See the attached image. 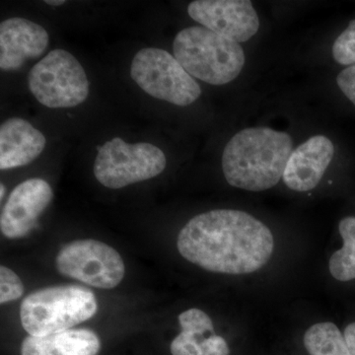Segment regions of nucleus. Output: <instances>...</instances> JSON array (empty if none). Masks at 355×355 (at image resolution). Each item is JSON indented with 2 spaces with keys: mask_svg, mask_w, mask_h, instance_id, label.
<instances>
[{
  "mask_svg": "<svg viewBox=\"0 0 355 355\" xmlns=\"http://www.w3.org/2000/svg\"><path fill=\"white\" fill-rule=\"evenodd\" d=\"M335 155L329 137L315 135L292 151L284 170V180L292 191H309L316 188Z\"/></svg>",
  "mask_w": 355,
  "mask_h": 355,
  "instance_id": "12",
  "label": "nucleus"
},
{
  "mask_svg": "<svg viewBox=\"0 0 355 355\" xmlns=\"http://www.w3.org/2000/svg\"><path fill=\"white\" fill-rule=\"evenodd\" d=\"M53 197V190L44 180L30 179L18 184L2 209V234L10 239L29 234Z\"/></svg>",
  "mask_w": 355,
  "mask_h": 355,
  "instance_id": "10",
  "label": "nucleus"
},
{
  "mask_svg": "<svg viewBox=\"0 0 355 355\" xmlns=\"http://www.w3.org/2000/svg\"><path fill=\"white\" fill-rule=\"evenodd\" d=\"M44 146L46 137L29 121L9 119L0 127V169L30 164L41 155Z\"/></svg>",
  "mask_w": 355,
  "mask_h": 355,
  "instance_id": "13",
  "label": "nucleus"
},
{
  "mask_svg": "<svg viewBox=\"0 0 355 355\" xmlns=\"http://www.w3.org/2000/svg\"><path fill=\"white\" fill-rule=\"evenodd\" d=\"M183 258L209 272L246 275L272 258L275 240L258 218L236 209H214L193 217L180 231Z\"/></svg>",
  "mask_w": 355,
  "mask_h": 355,
  "instance_id": "1",
  "label": "nucleus"
},
{
  "mask_svg": "<svg viewBox=\"0 0 355 355\" xmlns=\"http://www.w3.org/2000/svg\"><path fill=\"white\" fill-rule=\"evenodd\" d=\"M172 355H229L226 340L214 333H191L182 331L170 347Z\"/></svg>",
  "mask_w": 355,
  "mask_h": 355,
  "instance_id": "17",
  "label": "nucleus"
},
{
  "mask_svg": "<svg viewBox=\"0 0 355 355\" xmlns=\"http://www.w3.org/2000/svg\"><path fill=\"white\" fill-rule=\"evenodd\" d=\"M130 76L147 94L176 106H189L202 95L193 77L174 55L161 49L137 51L130 65Z\"/></svg>",
  "mask_w": 355,
  "mask_h": 355,
  "instance_id": "5",
  "label": "nucleus"
},
{
  "mask_svg": "<svg viewBox=\"0 0 355 355\" xmlns=\"http://www.w3.org/2000/svg\"><path fill=\"white\" fill-rule=\"evenodd\" d=\"M336 83L347 99L355 105V64L342 70L336 76Z\"/></svg>",
  "mask_w": 355,
  "mask_h": 355,
  "instance_id": "21",
  "label": "nucleus"
},
{
  "mask_svg": "<svg viewBox=\"0 0 355 355\" xmlns=\"http://www.w3.org/2000/svg\"><path fill=\"white\" fill-rule=\"evenodd\" d=\"M24 286L18 275L10 268H0V302L1 304L16 300L23 295Z\"/></svg>",
  "mask_w": 355,
  "mask_h": 355,
  "instance_id": "20",
  "label": "nucleus"
},
{
  "mask_svg": "<svg viewBox=\"0 0 355 355\" xmlns=\"http://www.w3.org/2000/svg\"><path fill=\"white\" fill-rule=\"evenodd\" d=\"M331 51L338 64H355V19L350 21L347 29L336 38Z\"/></svg>",
  "mask_w": 355,
  "mask_h": 355,
  "instance_id": "18",
  "label": "nucleus"
},
{
  "mask_svg": "<svg viewBox=\"0 0 355 355\" xmlns=\"http://www.w3.org/2000/svg\"><path fill=\"white\" fill-rule=\"evenodd\" d=\"M0 190H1V191H0V198H1L2 200L4 196H6V188H4L3 184H0Z\"/></svg>",
  "mask_w": 355,
  "mask_h": 355,
  "instance_id": "24",
  "label": "nucleus"
},
{
  "mask_svg": "<svg viewBox=\"0 0 355 355\" xmlns=\"http://www.w3.org/2000/svg\"><path fill=\"white\" fill-rule=\"evenodd\" d=\"M345 342L349 347L350 355H355V322L349 324L345 328Z\"/></svg>",
  "mask_w": 355,
  "mask_h": 355,
  "instance_id": "22",
  "label": "nucleus"
},
{
  "mask_svg": "<svg viewBox=\"0 0 355 355\" xmlns=\"http://www.w3.org/2000/svg\"><path fill=\"white\" fill-rule=\"evenodd\" d=\"M101 343L94 331L70 329L44 336H27L22 355H97Z\"/></svg>",
  "mask_w": 355,
  "mask_h": 355,
  "instance_id": "14",
  "label": "nucleus"
},
{
  "mask_svg": "<svg viewBox=\"0 0 355 355\" xmlns=\"http://www.w3.org/2000/svg\"><path fill=\"white\" fill-rule=\"evenodd\" d=\"M44 27L24 18H10L0 24V69L15 71L28 60L38 58L49 46Z\"/></svg>",
  "mask_w": 355,
  "mask_h": 355,
  "instance_id": "11",
  "label": "nucleus"
},
{
  "mask_svg": "<svg viewBox=\"0 0 355 355\" xmlns=\"http://www.w3.org/2000/svg\"><path fill=\"white\" fill-rule=\"evenodd\" d=\"M338 230L343 246L331 257L329 268L334 279L349 282L355 279V216L343 218Z\"/></svg>",
  "mask_w": 355,
  "mask_h": 355,
  "instance_id": "16",
  "label": "nucleus"
},
{
  "mask_svg": "<svg viewBox=\"0 0 355 355\" xmlns=\"http://www.w3.org/2000/svg\"><path fill=\"white\" fill-rule=\"evenodd\" d=\"M28 85L48 108H71L87 99L89 81L83 65L71 53L53 50L28 74Z\"/></svg>",
  "mask_w": 355,
  "mask_h": 355,
  "instance_id": "6",
  "label": "nucleus"
},
{
  "mask_svg": "<svg viewBox=\"0 0 355 355\" xmlns=\"http://www.w3.org/2000/svg\"><path fill=\"white\" fill-rule=\"evenodd\" d=\"M97 149L96 179L114 190L153 179L164 171L167 164L164 153L146 142L128 144L120 137H114Z\"/></svg>",
  "mask_w": 355,
  "mask_h": 355,
  "instance_id": "7",
  "label": "nucleus"
},
{
  "mask_svg": "<svg viewBox=\"0 0 355 355\" xmlns=\"http://www.w3.org/2000/svg\"><path fill=\"white\" fill-rule=\"evenodd\" d=\"M173 51L191 76L211 85L230 83L240 76L245 65L240 44L202 26L178 33Z\"/></svg>",
  "mask_w": 355,
  "mask_h": 355,
  "instance_id": "3",
  "label": "nucleus"
},
{
  "mask_svg": "<svg viewBox=\"0 0 355 355\" xmlns=\"http://www.w3.org/2000/svg\"><path fill=\"white\" fill-rule=\"evenodd\" d=\"M188 14L202 27L238 44L253 38L260 28L249 0H196L189 4Z\"/></svg>",
  "mask_w": 355,
  "mask_h": 355,
  "instance_id": "9",
  "label": "nucleus"
},
{
  "mask_svg": "<svg viewBox=\"0 0 355 355\" xmlns=\"http://www.w3.org/2000/svg\"><path fill=\"white\" fill-rule=\"evenodd\" d=\"M44 3L50 4V6H58L64 4L65 1H64V0H46Z\"/></svg>",
  "mask_w": 355,
  "mask_h": 355,
  "instance_id": "23",
  "label": "nucleus"
},
{
  "mask_svg": "<svg viewBox=\"0 0 355 355\" xmlns=\"http://www.w3.org/2000/svg\"><path fill=\"white\" fill-rule=\"evenodd\" d=\"M304 345L310 355H350L345 336L331 322L315 324L308 329Z\"/></svg>",
  "mask_w": 355,
  "mask_h": 355,
  "instance_id": "15",
  "label": "nucleus"
},
{
  "mask_svg": "<svg viewBox=\"0 0 355 355\" xmlns=\"http://www.w3.org/2000/svg\"><path fill=\"white\" fill-rule=\"evenodd\" d=\"M293 151L289 133L266 127L245 128L229 140L222 170L229 184L250 191L277 186Z\"/></svg>",
  "mask_w": 355,
  "mask_h": 355,
  "instance_id": "2",
  "label": "nucleus"
},
{
  "mask_svg": "<svg viewBox=\"0 0 355 355\" xmlns=\"http://www.w3.org/2000/svg\"><path fill=\"white\" fill-rule=\"evenodd\" d=\"M94 293L80 286H58L33 292L20 307L21 323L33 336L70 330L97 312Z\"/></svg>",
  "mask_w": 355,
  "mask_h": 355,
  "instance_id": "4",
  "label": "nucleus"
},
{
  "mask_svg": "<svg viewBox=\"0 0 355 355\" xmlns=\"http://www.w3.org/2000/svg\"><path fill=\"white\" fill-rule=\"evenodd\" d=\"M179 323L182 331L191 333H214V324L209 315L196 308L184 311L180 314Z\"/></svg>",
  "mask_w": 355,
  "mask_h": 355,
  "instance_id": "19",
  "label": "nucleus"
},
{
  "mask_svg": "<svg viewBox=\"0 0 355 355\" xmlns=\"http://www.w3.org/2000/svg\"><path fill=\"white\" fill-rule=\"evenodd\" d=\"M58 272L96 288L118 286L125 275L121 254L109 245L95 240H78L60 250Z\"/></svg>",
  "mask_w": 355,
  "mask_h": 355,
  "instance_id": "8",
  "label": "nucleus"
}]
</instances>
